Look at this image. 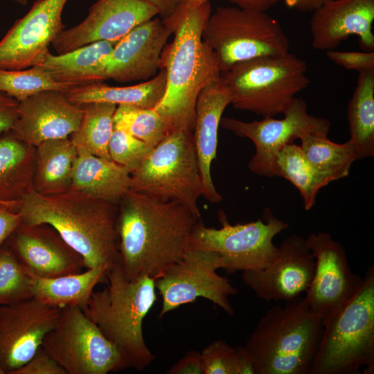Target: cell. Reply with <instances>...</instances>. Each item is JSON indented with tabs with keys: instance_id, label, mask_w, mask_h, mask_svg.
Here are the masks:
<instances>
[{
	"instance_id": "cell-22",
	"label": "cell",
	"mask_w": 374,
	"mask_h": 374,
	"mask_svg": "<svg viewBox=\"0 0 374 374\" xmlns=\"http://www.w3.org/2000/svg\"><path fill=\"white\" fill-rule=\"evenodd\" d=\"M313 12L310 29L314 48L334 50L356 35L363 51H373L374 0H330Z\"/></svg>"
},
{
	"instance_id": "cell-15",
	"label": "cell",
	"mask_w": 374,
	"mask_h": 374,
	"mask_svg": "<svg viewBox=\"0 0 374 374\" xmlns=\"http://www.w3.org/2000/svg\"><path fill=\"white\" fill-rule=\"evenodd\" d=\"M172 34L161 19L153 18L139 25L93 67L92 82L150 80L160 70L161 53Z\"/></svg>"
},
{
	"instance_id": "cell-16",
	"label": "cell",
	"mask_w": 374,
	"mask_h": 374,
	"mask_svg": "<svg viewBox=\"0 0 374 374\" xmlns=\"http://www.w3.org/2000/svg\"><path fill=\"white\" fill-rule=\"evenodd\" d=\"M60 312L33 297L0 305V362L6 373L12 374L33 357Z\"/></svg>"
},
{
	"instance_id": "cell-36",
	"label": "cell",
	"mask_w": 374,
	"mask_h": 374,
	"mask_svg": "<svg viewBox=\"0 0 374 374\" xmlns=\"http://www.w3.org/2000/svg\"><path fill=\"white\" fill-rule=\"evenodd\" d=\"M200 354L204 374H253L252 362L244 346L232 347L219 339Z\"/></svg>"
},
{
	"instance_id": "cell-31",
	"label": "cell",
	"mask_w": 374,
	"mask_h": 374,
	"mask_svg": "<svg viewBox=\"0 0 374 374\" xmlns=\"http://www.w3.org/2000/svg\"><path fill=\"white\" fill-rule=\"evenodd\" d=\"M82 117L78 130L71 135L77 150L112 160L109 143L114 130V116L117 105L109 103L81 105Z\"/></svg>"
},
{
	"instance_id": "cell-43",
	"label": "cell",
	"mask_w": 374,
	"mask_h": 374,
	"mask_svg": "<svg viewBox=\"0 0 374 374\" xmlns=\"http://www.w3.org/2000/svg\"><path fill=\"white\" fill-rule=\"evenodd\" d=\"M21 222L20 213L0 204V247L2 246Z\"/></svg>"
},
{
	"instance_id": "cell-12",
	"label": "cell",
	"mask_w": 374,
	"mask_h": 374,
	"mask_svg": "<svg viewBox=\"0 0 374 374\" xmlns=\"http://www.w3.org/2000/svg\"><path fill=\"white\" fill-rule=\"evenodd\" d=\"M283 114L284 118L281 119L267 116L251 122L230 117H222L220 120L222 128L253 142L256 150L248 168L254 174L279 177L276 159L285 145L306 134L328 136L329 121L309 114L307 104L301 98L295 97Z\"/></svg>"
},
{
	"instance_id": "cell-25",
	"label": "cell",
	"mask_w": 374,
	"mask_h": 374,
	"mask_svg": "<svg viewBox=\"0 0 374 374\" xmlns=\"http://www.w3.org/2000/svg\"><path fill=\"white\" fill-rule=\"evenodd\" d=\"M107 270L106 266H97L84 271L52 278L29 273L32 277V297L55 308L79 307L82 310L95 287L105 283Z\"/></svg>"
},
{
	"instance_id": "cell-45",
	"label": "cell",
	"mask_w": 374,
	"mask_h": 374,
	"mask_svg": "<svg viewBox=\"0 0 374 374\" xmlns=\"http://www.w3.org/2000/svg\"><path fill=\"white\" fill-rule=\"evenodd\" d=\"M235 6L248 10L266 12L282 0H228Z\"/></svg>"
},
{
	"instance_id": "cell-38",
	"label": "cell",
	"mask_w": 374,
	"mask_h": 374,
	"mask_svg": "<svg viewBox=\"0 0 374 374\" xmlns=\"http://www.w3.org/2000/svg\"><path fill=\"white\" fill-rule=\"evenodd\" d=\"M153 148L127 132L114 126L109 143L110 158L114 162L134 170Z\"/></svg>"
},
{
	"instance_id": "cell-27",
	"label": "cell",
	"mask_w": 374,
	"mask_h": 374,
	"mask_svg": "<svg viewBox=\"0 0 374 374\" xmlns=\"http://www.w3.org/2000/svg\"><path fill=\"white\" fill-rule=\"evenodd\" d=\"M33 188L42 195L70 189L77 148L70 139L45 141L35 147Z\"/></svg>"
},
{
	"instance_id": "cell-33",
	"label": "cell",
	"mask_w": 374,
	"mask_h": 374,
	"mask_svg": "<svg viewBox=\"0 0 374 374\" xmlns=\"http://www.w3.org/2000/svg\"><path fill=\"white\" fill-rule=\"evenodd\" d=\"M301 149L309 162L333 181L348 176L356 161L354 148L348 141L344 143L331 141L328 136L306 134L301 137Z\"/></svg>"
},
{
	"instance_id": "cell-18",
	"label": "cell",
	"mask_w": 374,
	"mask_h": 374,
	"mask_svg": "<svg viewBox=\"0 0 374 374\" xmlns=\"http://www.w3.org/2000/svg\"><path fill=\"white\" fill-rule=\"evenodd\" d=\"M157 15V8L143 0H98L81 23L63 29L51 45L63 54L96 42H118Z\"/></svg>"
},
{
	"instance_id": "cell-6",
	"label": "cell",
	"mask_w": 374,
	"mask_h": 374,
	"mask_svg": "<svg viewBox=\"0 0 374 374\" xmlns=\"http://www.w3.org/2000/svg\"><path fill=\"white\" fill-rule=\"evenodd\" d=\"M374 373V267L354 296L323 323L310 374Z\"/></svg>"
},
{
	"instance_id": "cell-13",
	"label": "cell",
	"mask_w": 374,
	"mask_h": 374,
	"mask_svg": "<svg viewBox=\"0 0 374 374\" xmlns=\"http://www.w3.org/2000/svg\"><path fill=\"white\" fill-rule=\"evenodd\" d=\"M223 261L216 252L190 249L177 262L155 279V287L162 298L159 314L166 313L202 297L220 307L229 316L234 314L229 296L238 290L217 273Z\"/></svg>"
},
{
	"instance_id": "cell-35",
	"label": "cell",
	"mask_w": 374,
	"mask_h": 374,
	"mask_svg": "<svg viewBox=\"0 0 374 374\" xmlns=\"http://www.w3.org/2000/svg\"><path fill=\"white\" fill-rule=\"evenodd\" d=\"M114 126L154 148L170 132L164 118L154 108L121 105L114 116Z\"/></svg>"
},
{
	"instance_id": "cell-8",
	"label": "cell",
	"mask_w": 374,
	"mask_h": 374,
	"mask_svg": "<svg viewBox=\"0 0 374 374\" xmlns=\"http://www.w3.org/2000/svg\"><path fill=\"white\" fill-rule=\"evenodd\" d=\"M130 190L180 204L201 217L198 200L203 186L193 132H169L131 172Z\"/></svg>"
},
{
	"instance_id": "cell-7",
	"label": "cell",
	"mask_w": 374,
	"mask_h": 374,
	"mask_svg": "<svg viewBox=\"0 0 374 374\" xmlns=\"http://www.w3.org/2000/svg\"><path fill=\"white\" fill-rule=\"evenodd\" d=\"M306 62L290 52L235 63L221 72L230 104L262 118L283 114L310 80Z\"/></svg>"
},
{
	"instance_id": "cell-21",
	"label": "cell",
	"mask_w": 374,
	"mask_h": 374,
	"mask_svg": "<svg viewBox=\"0 0 374 374\" xmlns=\"http://www.w3.org/2000/svg\"><path fill=\"white\" fill-rule=\"evenodd\" d=\"M6 243L30 274L52 278L78 273L85 267L82 257L51 226L21 224Z\"/></svg>"
},
{
	"instance_id": "cell-4",
	"label": "cell",
	"mask_w": 374,
	"mask_h": 374,
	"mask_svg": "<svg viewBox=\"0 0 374 374\" xmlns=\"http://www.w3.org/2000/svg\"><path fill=\"white\" fill-rule=\"evenodd\" d=\"M323 332L305 296L270 308L244 345L253 374H310Z\"/></svg>"
},
{
	"instance_id": "cell-50",
	"label": "cell",
	"mask_w": 374,
	"mask_h": 374,
	"mask_svg": "<svg viewBox=\"0 0 374 374\" xmlns=\"http://www.w3.org/2000/svg\"><path fill=\"white\" fill-rule=\"evenodd\" d=\"M5 373H6V372L4 371V368H3L2 364H1V363L0 362V374H5Z\"/></svg>"
},
{
	"instance_id": "cell-17",
	"label": "cell",
	"mask_w": 374,
	"mask_h": 374,
	"mask_svg": "<svg viewBox=\"0 0 374 374\" xmlns=\"http://www.w3.org/2000/svg\"><path fill=\"white\" fill-rule=\"evenodd\" d=\"M68 0H37L0 41V69L19 70L39 65L64 25L62 12Z\"/></svg>"
},
{
	"instance_id": "cell-30",
	"label": "cell",
	"mask_w": 374,
	"mask_h": 374,
	"mask_svg": "<svg viewBox=\"0 0 374 374\" xmlns=\"http://www.w3.org/2000/svg\"><path fill=\"white\" fill-rule=\"evenodd\" d=\"M118 42L100 41L58 55L48 52L39 64L58 82L81 86L92 82L93 67Z\"/></svg>"
},
{
	"instance_id": "cell-5",
	"label": "cell",
	"mask_w": 374,
	"mask_h": 374,
	"mask_svg": "<svg viewBox=\"0 0 374 374\" xmlns=\"http://www.w3.org/2000/svg\"><path fill=\"white\" fill-rule=\"evenodd\" d=\"M105 283L82 310L117 348L127 368L142 371L155 358L143 334V320L157 300L155 278L128 280L118 262L107 269Z\"/></svg>"
},
{
	"instance_id": "cell-47",
	"label": "cell",
	"mask_w": 374,
	"mask_h": 374,
	"mask_svg": "<svg viewBox=\"0 0 374 374\" xmlns=\"http://www.w3.org/2000/svg\"><path fill=\"white\" fill-rule=\"evenodd\" d=\"M292 8L301 12L314 11L330 0H282Z\"/></svg>"
},
{
	"instance_id": "cell-29",
	"label": "cell",
	"mask_w": 374,
	"mask_h": 374,
	"mask_svg": "<svg viewBox=\"0 0 374 374\" xmlns=\"http://www.w3.org/2000/svg\"><path fill=\"white\" fill-rule=\"evenodd\" d=\"M349 141L356 160L374 156V70L359 73L348 105Z\"/></svg>"
},
{
	"instance_id": "cell-11",
	"label": "cell",
	"mask_w": 374,
	"mask_h": 374,
	"mask_svg": "<svg viewBox=\"0 0 374 374\" xmlns=\"http://www.w3.org/2000/svg\"><path fill=\"white\" fill-rule=\"evenodd\" d=\"M41 347L67 374H107L127 368L117 348L79 307L61 308Z\"/></svg>"
},
{
	"instance_id": "cell-3",
	"label": "cell",
	"mask_w": 374,
	"mask_h": 374,
	"mask_svg": "<svg viewBox=\"0 0 374 374\" xmlns=\"http://www.w3.org/2000/svg\"><path fill=\"white\" fill-rule=\"evenodd\" d=\"M211 12V2L207 1L186 15L174 28L172 42L162 51L160 69L166 71V89L154 109L167 121L170 132H193L199 92L220 78L217 58L202 38Z\"/></svg>"
},
{
	"instance_id": "cell-41",
	"label": "cell",
	"mask_w": 374,
	"mask_h": 374,
	"mask_svg": "<svg viewBox=\"0 0 374 374\" xmlns=\"http://www.w3.org/2000/svg\"><path fill=\"white\" fill-rule=\"evenodd\" d=\"M19 102L0 92V134L9 132L18 115Z\"/></svg>"
},
{
	"instance_id": "cell-39",
	"label": "cell",
	"mask_w": 374,
	"mask_h": 374,
	"mask_svg": "<svg viewBox=\"0 0 374 374\" xmlns=\"http://www.w3.org/2000/svg\"><path fill=\"white\" fill-rule=\"evenodd\" d=\"M327 57L335 64L358 73L374 70V51H326Z\"/></svg>"
},
{
	"instance_id": "cell-14",
	"label": "cell",
	"mask_w": 374,
	"mask_h": 374,
	"mask_svg": "<svg viewBox=\"0 0 374 374\" xmlns=\"http://www.w3.org/2000/svg\"><path fill=\"white\" fill-rule=\"evenodd\" d=\"M305 240L315 268L305 298L323 324L354 296L362 278L353 272L344 248L330 233H312Z\"/></svg>"
},
{
	"instance_id": "cell-1",
	"label": "cell",
	"mask_w": 374,
	"mask_h": 374,
	"mask_svg": "<svg viewBox=\"0 0 374 374\" xmlns=\"http://www.w3.org/2000/svg\"><path fill=\"white\" fill-rule=\"evenodd\" d=\"M119 203V263L125 277L159 278L190 250L200 217L180 204L131 190Z\"/></svg>"
},
{
	"instance_id": "cell-34",
	"label": "cell",
	"mask_w": 374,
	"mask_h": 374,
	"mask_svg": "<svg viewBox=\"0 0 374 374\" xmlns=\"http://www.w3.org/2000/svg\"><path fill=\"white\" fill-rule=\"evenodd\" d=\"M75 87L55 80L40 65L19 70L0 69V92L18 102L41 91L57 90L66 93Z\"/></svg>"
},
{
	"instance_id": "cell-24",
	"label": "cell",
	"mask_w": 374,
	"mask_h": 374,
	"mask_svg": "<svg viewBox=\"0 0 374 374\" xmlns=\"http://www.w3.org/2000/svg\"><path fill=\"white\" fill-rule=\"evenodd\" d=\"M77 151L70 189L101 201L119 203L130 190V170L112 160Z\"/></svg>"
},
{
	"instance_id": "cell-49",
	"label": "cell",
	"mask_w": 374,
	"mask_h": 374,
	"mask_svg": "<svg viewBox=\"0 0 374 374\" xmlns=\"http://www.w3.org/2000/svg\"><path fill=\"white\" fill-rule=\"evenodd\" d=\"M16 3H18L21 5H26L28 0H12Z\"/></svg>"
},
{
	"instance_id": "cell-19",
	"label": "cell",
	"mask_w": 374,
	"mask_h": 374,
	"mask_svg": "<svg viewBox=\"0 0 374 374\" xmlns=\"http://www.w3.org/2000/svg\"><path fill=\"white\" fill-rule=\"evenodd\" d=\"M314 268L315 259L305 238L294 234L281 242L269 265L258 271H244L242 278L259 299L286 302L306 292Z\"/></svg>"
},
{
	"instance_id": "cell-40",
	"label": "cell",
	"mask_w": 374,
	"mask_h": 374,
	"mask_svg": "<svg viewBox=\"0 0 374 374\" xmlns=\"http://www.w3.org/2000/svg\"><path fill=\"white\" fill-rule=\"evenodd\" d=\"M12 374H67L66 371L42 347L24 365Z\"/></svg>"
},
{
	"instance_id": "cell-46",
	"label": "cell",
	"mask_w": 374,
	"mask_h": 374,
	"mask_svg": "<svg viewBox=\"0 0 374 374\" xmlns=\"http://www.w3.org/2000/svg\"><path fill=\"white\" fill-rule=\"evenodd\" d=\"M154 6L158 15L163 22L168 21L174 14L176 8L175 0H143Z\"/></svg>"
},
{
	"instance_id": "cell-10",
	"label": "cell",
	"mask_w": 374,
	"mask_h": 374,
	"mask_svg": "<svg viewBox=\"0 0 374 374\" xmlns=\"http://www.w3.org/2000/svg\"><path fill=\"white\" fill-rule=\"evenodd\" d=\"M218 217L220 229L206 226L201 219L197 221L190 235V249L217 253L223 261L222 269L227 273L266 267L277 254L274 237L289 227L269 208L264 210L263 220L245 224H231L222 211Z\"/></svg>"
},
{
	"instance_id": "cell-9",
	"label": "cell",
	"mask_w": 374,
	"mask_h": 374,
	"mask_svg": "<svg viewBox=\"0 0 374 374\" xmlns=\"http://www.w3.org/2000/svg\"><path fill=\"white\" fill-rule=\"evenodd\" d=\"M202 38L216 55L221 72L235 63L289 52L290 41L280 24L262 11L221 6L211 13Z\"/></svg>"
},
{
	"instance_id": "cell-37",
	"label": "cell",
	"mask_w": 374,
	"mask_h": 374,
	"mask_svg": "<svg viewBox=\"0 0 374 374\" xmlns=\"http://www.w3.org/2000/svg\"><path fill=\"white\" fill-rule=\"evenodd\" d=\"M32 297V277L5 242L0 247V305Z\"/></svg>"
},
{
	"instance_id": "cell-26",
	"label": "cell",
	"mask_w": 374,
	"mask_h": 374,
	"mask_svg": "<svg viewBox=\"0 0 374 374\" xmlns=\"http://www.w3.org/2000/svg\"><path fill=\"white\" fill-rule=\"evenodd\" d=\"M166 83L163 69L149 80L127 87H112L94 82L73 87L65 93L72 103L81 105L90 103H109L143 108H154L162 99Z\"/></svg>"
},
{
	"instance_id": "cell-48",
	"label": "cell",
	"mask_w": 374,
	"mask_h": 374,
	"mask_svg": "<svg viewBox=\"0 0 374 374\" xmlns=\"http://www.w3.org/2000/svg\"><path fill=\"white\" fill-rule=\"evenodd\" d=\"M19 203H8V202L0 201L1 204H4L8 206H10V208H13L15 211H17L19 205Z\"/></svg>"
},
{
	"instance_id": "cell-28",
	"label": "cell",
	"mask_w": 374,
	"mask_h": 374,
	"mask_svg": "<svg viewBox=\"0 0 374 374\" xmlns=\"http://www.w3.org/2000/svg\"><path fill=\"white\" fill-rule=\"evenodd\" d=\"M35 148L10 132L0 137V201L19 203L33 187Z\"/></svg>"
},
{
	"instance_id": "cell-2",
	"label": "cell",
	"mask_w": 374,
	"mask_h": 374,
	"mask_svg": "<svg viewBox=\"0 0 374 374\" xmlns=\"http://www.w3.org/2000/svg\"><path fill=\"white\" fill-rule=\"evenodd\" d=\"M114 204L72 189L42 195L31 187L17 211L22 224L53 228L82 257L87 269H109L119 262L118 210Z\"/></svg>"
},
{
	"instance_id": "cell-20",
	"label": "cell",
	"mask_w": 374,
	"mask_h": 374,
	"mask_svg": "<svg viewBox=\"0 0 374 374\" xmlns=\"http://www.w3.org/2000/svg\"><path fill=\"white\" fill-rule=\"evenodd\" d=\"M82 113V105L71 103L65 92L41 91L19 102L17 118L10 132L36 147L45 141L68 138L78 130Z\"/></svg>"
},
{
	"instance_id": "cell-44",
	"label": "cell",
	"mask_w": 374,
	"mask_h": 374,
	"mask_svg": "<svg viewBox=\"0 0 374 374\" xmlns=\"http://www.w3.org/2000/svg\"><path fill=\"white\" fill-rule=\"evenodd\" d=\"M176 8L172 16L163 22L172 31L176 25L193 9L210 0H175Z\"/></svg>"
},
{
	"instance_id": "cell-23",
	"label": "cell",
	"mask_w": 374,
	"mask_h": 374,
	"mask_svg": "<svg viewBox=\"0 0 374 374\" xmlns=\"http://www.w3.org/2000/svg\"><path fill=\"white\" fill-rule=\"evenodd\" d=\"M230 96L221 78L207 84L199 92L195 105L193 142L203 186V197L213 204L222 201L211 173L215 159L220 120Z\"/></svg>"
},
{
	"instance_id": "cell-32",
	"label": "cell",
	"mask_w": 374,
	"mask_h": 374,
	"mask_svg": "<svg viewBox=\"0 0 374 374\" xmlns=\"http://www.w3.org/2000/svg\"><path fill=\"white\" fill-rule=\"evenodd\" d=\"M276 164L279 177L288 180L299 191L306 211L316 204L320 189L334 181L314 168L305 157L300 145L294 143L285 145L280 150Z\"/></svg>"
},
{
	"instance_id": "cell-42",
	"label": "cell",
	"mask_w": 374,
	"mask_h": 374,
	"mask_svg": "<svg viewBox=\"0 0 374 374\" xmlns=\"http://www.w3.org/2000/svg\"><path fill=\"white\" fill-rule=\"evenodd\" d=\"M167 374H204L200 353L189 350L181 359L175 363Z\"/></svg>"
}]
</instances>
